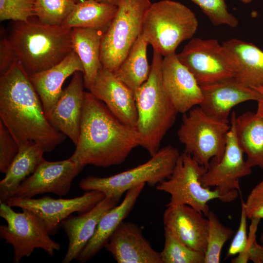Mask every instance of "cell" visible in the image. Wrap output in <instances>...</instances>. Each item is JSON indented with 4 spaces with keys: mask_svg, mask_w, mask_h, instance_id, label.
Segmentation results:
<instances>
[{
    "mask_svg": "<svg viewBox=\"0 0 263 263\" xmlns=\"http://www.w3.org/2000/svg\"><path fill=\"white\" fill-rule=\"evenodd\" d=\"M0 120L19 148L35 143L45 152H50L66 137L48 121L29 75L18 60L0 75Z\"/></svg>",
    "mask_w": 263,
    "mask_h": 263,
    "instance_id": "obj_1",
    "label": "cell"
},
{
    "mask_svg": "<svg viewBox=\"0 0 263 263\" xmlns=\"http://www.w3.org/2000/svg\"><path fill=\"white\" fill-rule=\"evenodd\" d=\"M138 146L136 128L122 122L102 101L85 92L78 141L70 158L83 169L108 167L122 163Z\"/></svg>",
    "mask_w": 263,
    "mask_h": 263,
    "instance_id": "obj_2",
    "label": "cell"
},
{
    "mask_svg": "<svg viewBox=\"0 0 263 263\" xmlns=\"http://www.w3.org/2000/svg\"><path fill=\"white\" fill-rule=\"evenodd\" d=\"M72 29L46 24L35 16L14 21L8 36L18 61L28 75L47 70L73 51Z\"/></svg>",
    "mask_w": 263,
    "mask_h": 263,
    "instance_id": "obj_3",
    "label": "cell"
},
{
    "mask_svg": "<svg viewBox=\"0 0 263 263\" xmlns=\"http://www.w3.org/2000/svg\"><path fill=\"white\" fill-rule=\"evenodd\" d=\"M163 57L153 51L149 77L134 94L140 146L151 156L159 150L162 139L174 124L178 113L163 86Z\"/></svg>",
    "mask_w": 263,
    "mask_h": 263,
    "instance_id": "obj_4",
    "label": "cell"
},
{
    "mask_svg": "<svg viewBox=\"0 0 263 263\" xmlns=\"http://www.w3.org/2000/svg\"><path fill=\"white\" fill-rule=\"evenodd\" d=\"M198 21L185 5L173 0L152 3L143 23L141 34L153 49L163 56L175 53L183 41L195 35Z\"/></svg>",
    "mask_w": 263,
    "mask_h": 263,
    "instance_id": "obj_5",
    "label": "cell"
},
{
    "mask_svg": "<svg viewBox=\"0 0 263 263\" xmlns=\"http://www.w3.org/2000/svg\"><path fill=\"white\" fill-rule=\"evenodd\" d=\"M180 155L176 148L166 146L137 167L106 177L87 176L81 179L78 186L82 190L99 191L105 197L119 200L124 193L133 187L142 184L153 187L169 178Z\"/></svg>",
    "mask_w": 263,
    "mask_h": 263,
    "instance_id": "obj_6",
    "label": "cell"
},
{
    "mask_svg": "<svg viewBox=\"0 0 263 263\" xmlns=\"http://www.w3.org/2000/svg\"><path fill=\"white\" fill-rule=\"evenodd\" d=\"M150 0H118L117 11L103 33L100 47L102 67L114 72L141 34Z\"/></svg>",
    "mask_w": 263,
    "mask_h": 263,
    "instance_id": "obj_7",
    "label": "cell"
},
{
    "mask_svg": "<svg viewBox=\"0 0 263 263\" xmlns=\"http://www.w3.org/2000/svg\"><path fill=\"white\" fill-rule=\"evenodd\" d=\"M229 124L212 118L199 106L193 107L183 114L177 131L184 152L207 168L211 160L219 162L225 152Z\"/></svg>",
    "mask_w": 263,
    "mask_h": 263,
    "instance_id": "obj_8",
    "label": "cell"
},
{
    "mask_svg": "<svg viewBox=\"0 0 263 263\" xmlns=\"http://www.w3.org/2000/svg\"><path fill=\"white\" fill-rule=\"evenodd\" d=\"M207 168L184 152L180 154L169 178L156 186L159 191L168 193L170 199L167 207L186 205L207 216L210 211L208 203L213 199L230 203L218 189L204 187L201 179Z\"/></svg>",
    "mask_w": 263,
    "mask_h": 263,
    "instance_id": "obj_9",
    "label": "cell"
},
{
    "mask_svg": "<svg viewBox=\"0 0 263 263\" xmlns=\"http://www.w3.org/2000/svg\"><path fill=\"white\" fill-rule=\"evenodd\" d=\"M6 203L0 202V216L6 225L0 226V237L13 248V263H19L24 257H30L36 248H41L50 256L61 249L53 240L46 226L31 210L22 208L17 212Z\"/></svg>",
    "mask_w": 263,
    "mask_h": 263,
    "instance_id": "obj_10",
    "label": "cell"
},
{
    "mask_svg": "<svg viewBox=\"0 0 263 263\" xmlns=\"http://www.w3.org/2000/svg\"><path fill=\"white\" fill-rule=\"evenodd\" d=\"M177 56L200 86L234 78L232 60L217 39L192 38Z\"/></svg>",
    "mask_w": 263,
    "mask_h": 263,
    "instance_id": "obj_11",
    "label": "cell"
},
{
    "mask_svg": "<svg viewBox=\"0 0 263 263\" xmlns=\"http://www.w3.org/2000/svg\"><path fill=\"white\" fill-rule=\"evenodd\" d=\"M230 124L224 153L219 162L210 161L201 183L206 188L215 187L221 195L231 202L241 192L239 179L249 175L252 168L244 158V152L238 144L231 119Z\"/></svg>",
    "mask_w": 263,
    "mask_h": 263,
    "instance_id": "obj_12",
    "label": "cell"
},
{
    "mask_svg": "<svg viewBox=\"0 0 263 263\" xmlns=\"http://www.w3.org/2000/svg\"><path fill=\"white\" fill-rule=\"evenodd\" d=\"M105 197L97 190L86 191L73 198L55 199L49 196L34 199L12 197L6 204L12 207L26 208L33 211L42 221L50 235L57 233L62 221L74 212L85 213L92 209Z\"/></svg>",
    "mask_w": 263,
    "mask_h": 263,
    "instance_id": "obj_13",
    "label": "cell"
},
{
    "mask_svg": "<svg viewBox=\"0 0 263 263\" xmlns=\"http://www.w3.org/2000/svg\"><path fill=\"white\" fill-rule=\"evenodd\" d=\"M82 169L70 158L54 162L43 158L34 172L21 183L12 197L31 199L45 193L66 196L73 180Z\"/></svg>",
    "mask_w": 263,
    "mask_h": 263,
    "instance_id": "obj_14",
    "label": "cell"
},
{
    "mask_svg": "<svg viewBox=\"0 0 263 263\" xmlns=\"http://www.w3.org/2000/svg\"><path fill=\"white\" fill-rule=\"evenodd\" d=\"M161 74L164 88L178 113H187L201 104V87L176 53L163 56Z\"/></svg>",
    "mask_w": 263,
    "mask_h": 263,
    "instance_id": "obj_15",
    "label": "cell"
},
{
    "mask_svg": "<svg viewBox=\"0 0 263 263\" xmlns=\"http://www.w3.org/2000/svg\"><path fill=\"white\" fill-rule=\"evenodd\" d=\"M89 91L122 122L136 127L138 113L134 94L113 72L102 67Z\"/></svg>",
    "mask_w": 263,
    "mask_h": 263,
    "instance_id": "obj_16",
    "label": "cell"
},
{
    "mask_svg": "<svg viewBox=\"0 0 263 263\" xmlns=\"http://www.w3.org/2000/svg\"><path fill=\"white\" fill-rule=\"evenodd\" d=\"M83 74L75 72L46 117L57 131L68 136L76 145L78 142L84 102Z\"/></svg>",
    "mask_w": 263,
    "mask_h": 263,
    "instance_id": "obj_17",
    "label": "cell"
},
{
    "mask_svg": "<svg viewBox=\"0 0 263 263\" xmlns=\"http://www.w3.org/2000/svg\"><path fill=\"white\" fill-rule=\"evenodd\" d=\"M118 263H162L137 225L123 221L104 247Z\"/></svg>",
    "mask_w": 263,
    "mask_h": 263,
    "instance_id": "obj_18",
    "label": "cell"
},
{
    "mask_svg": "<svg viewBox=\"0 0 263 263\" xmlns=\"http://www.w3.org/2000/svg\"><path fill=\"white\" fill-rule=\"evenodd\" d=\"M203 100L199 105L208 115L226 123L232 109L248 101H257L260 94L256 90L244 86L234 78L201 86Z\"/></svg>",
    "mask_w": 263,
    "mask_h": 263,
    "instance_id": "obj_19",
    "label": "cell"
},
{
    "mask_svg": "<svg viewBox=\"0 0 263 263\" xmlns=\"http://www.w3.org/2000/svg\"><path fill=\"white\" fill-rule=\"evenodd\" d=\"M186 205L167 207L163 214L164 228L185 244L205 253L208 232L207 218Z\"/></svg>",
    "mask_w": 263,
    "mask_h": 263,
    "instance_id": "obj_20",
    "label": "cell"
},
{
    "mask_svg": "<svg viewBox=\"0 0 263 263\" xmlns=\"http://www.w3.org/2000/svg\"><path fill=\"white\" fill-rule=\"evenodd\" d=\"M119 200L105 197L90 210L80 215H70L60 224L68 239L67 252L62 263H70L79 254L93 237L102 216Z\"/></svg>",
    "mask_w": 263,
    "mask_h": 263,
    "instance_id": "obj_21",
    "label": "cell"
},
{
    "mask_svg": "<svg viewBox=\"0 0 263 263\" xmlns=\"http://www.w3.org/2000/svg\"><path fill=\"white\" fill-rule=\"evenodd\" d=\"M77 71L83 73L84 69L80 58L73 50L58 64L29 75L40 98L46 116L61 95L62 86L66 79Z\"/></svg>",
    "mask_w": 263,
    "mask_h": 263,
    "instance_id": "obj_22",
    "label": "cell"
},
{
    "mask_svg": "<svg viewBox=\"0 0 263 263\" xmlns=\"http://www.w3.org/2000/svg\"><path fill=\"white\" fill-rule=\"evenodd\" d=\"M145 185L142 184L128 190L122 202L102 216L94 235L77 258L78 262L84 263L90 261L105 247L111 236L132 210Z\"/></svg>",
    "mask_w": 263,
    "mask_h": 263,
    "instance_id": "obj_23",
    "label": "cell"
},
{
    "mask_svg": "<svg viewBox=\"0 0 263 263\" xmlns=\"http://www.w3.org/2000/svg\"><path fill=\"white\" fill-rule=\"evenodd\" d=\"M222 45L232 60L234 79L255 90L263 87V51L252 43L236 38Z\"/></svg>",
    "mask_w": 263,
    "mask_h": 263,
    "instance_id": "obj_24",
    "label": "cell"
},
{
    "mask_svg": "<svg viewBox=\"0 0 263 263\" xmlns=\"http://www.w3.org/2000/svg\"><path fill=\"white\" fill-rule=\"evenodd\" d=\"M230 119L238 144L246 155L247 163L251 168L259 167L263 169V120L250 111L239 116L234 111Z\"/></svg>",
    "mask_w": 263,
    "mask_h": 263,
    "instance_id": "obj_25",
    "label": "cell"
},
{
    "mask_svg": "<svg viewBox=\"0 0 263 263\" xmlns=\"http://www.w3.org/2000/svg\"><path fill=\"white\" fill-rule=\"evenodd\" d=\"M44 152L42 148L35 143L19 147L5 177L0 182V202L6 203L21 183L34 172L43 159Z\"/></svg>",
    "mask_w": 263,
    "mask_h": 263,
    "instance_id": "obj_26",
    "label": "cell"
},
{
    "mask_svg": "<svg viewBox=\"0 0 263 263\" xmlns=\"http://www.w3.org/2000/svg\"><path fill=\"white\" fill-rule=\"evenodd\" d=\"M103 34L101 31L92 28H72V49L81 61L84 87L89 90L102 68L100 47Z\"/></svg>",
    "mask_w": 263,
    "mask_h": 263,
    "instance_id": "obj_27",
    "label": "cell"
},
{
    "mask_svg": "<svg viewBox=\"0 0 263 263\" xmlns=\"http://www.w3.org/2000/svg\"><path fill=\"white\" fill-rule=\"evenodd\" d=\"M116 11L117 5L95 0H84L75 3L62 25L71 29L92 28L104 33L111 24Z\"/></svg>",
    "mask_w": 263,
    "mask_h": 263,
    "instance_id": "obj_28",
    "label": "cell"
},
{
    "mask_svg": "<svg viewBox=\"0 0 263 263\" xmlns=\"http://www.w3.org/2000/svg\"><path fill=\"white\" fill-rule=\"evenodd\" d=\"M148 42L141 34L128 54L113 72L134 94L137 89L148 79L150 71L147 51Z\"/></svg>",
    "mask_w": 263,
    "mask_h": 263,
    "instance_id": "obj_29",
    "label": "cell"
},
{
    "mask_svg": "<svg viewBox=\"0 0 263 263\" xmlns=\"http://www.w3.org/2000/svg\"><path fill=\"white\" fill-rule=\"evenodd\" d=\"M164 229V246L160 252L162 263H204V253L191 249L169 229Z\"/></svg>",
    "mask_w": 263,
    "mask_h": 263,
    "instance_id": "obj_30",
    "label": "cell"
},
{
    "mask_svg": "<svg viewBox=\"0 0 263 263\" xmlns=\"http://www.w3.org/2000/svg\"><path fill=\"white\" fill-rule=\"evenodd\" d=\"M206 217L209 227L204 263H219L223 247L232 237L234 231L222 224L212 211L210 210Z\"/></svg>",
    "mask_w": 263,
    "mask_h": 263,
    "instance_id": "obj_31",
    "label": "cell"
},
{
    "mask_svg": "<svg viewBox=\"0 0 263 263\" xmlns=\"http://www.w3.org/2000/svg\"><path fill=\"white\" fill-rule=\"evenodd\" d=\"M75 4L72 0H35V16L45 24L61 25Z\"/></svg>",
    "mask_w": 263,
    "mask_h": 263,
    "instance_id": "obj_32",
    "label": "cell"
},
{
    "mask_svg": "<svg viewBox=\"0 0 263 263\" xmlns=\"http://www.w3.org/2000/svg\"><path fill=\"white\" fill-rule=\"evenodd\" d=\"M195 3L207 17L213 25H226L234 28L239 21L227 9L225 0H189Z\"/></svg>",
    "mask_w": 263,
    "mask_h": 263,
    "instance_id": "obj_33",
    "label": "cell"
},
{
    "mask_svg": "<svg viewBox=\"0 0 263 263\" xmlns=\"http://www.w3.org/2000/svg\"><path fill=\"white\" fill-rule=\"evenodd\" d=\"M35 0H0V20L25 21L35 16Z\"/></svg>",
    "mask_w": 263,
    "mask_h": 263,
    "instance_id": "obj_34",
    "label": "cell"
},
{
    "mask_svg": "<svg viewBox=\"0 0 263 263\" xmlns=\"http://www.w3.org/2000/svg\"><path fill=\"white\" fill-rule=\"evenodd\" d=\"M14 137L0 120V171L5 173L19 150Z\"/></svg>",
    "mask_w": 263,
    "mask_h": 263,
    "instance_id": "obj_35",
    "label": "cell"
},
{
    "mask_svg": "<svg viewBox=\"0 0 263 263\" xmlns=\"http://www.w3.org/2000/svg\"><path fill=\"white\" fill-rule=\"evenodd\" d=\"M241 211L239 227L228 249L226 258L238 255L245 248L248 237L247 236V216L244 201L241 198Z\"/></svg>",
    "mask_w": 263,
    "mask_h": 263,
    "instance_id": "obj_36",
    "label": "cell"
},
{
    "mask_svg": "<svg viewBox=\"0 0 263 263\" xmlns=\"http://www.w3.org/2000/svg\"><path fill=\"white\" fill-rule=\"evenodd\" d=\"M244 204L248 219H263V179L252 188Z\"/></svg>",
    "mask_w": 263,
    "mask_h": 263,
    "instance_id": "obj_37",
    "label": "cell"
},
{
    "mask_svg": "<svg viewBox=\"0 0 263 263\" xmlns=\"http://www.w3.org/2000/svg\"><path fill=\"white\" fill-rule=\"evenodd\" d=\"M0 30V75H1L11 67L17 59L5 29L1 26Z\"/></svg>",
    "mask_w": 263,
    "mask_h": 263,
    "instance_id": "obj_38",
    "label": "cell"
},
{
    "mask_svg": "<svg viewBox=\"0 0 263 263\" xmlns=\"http://www.w3.org/2000/svg\"><path fill=\"white\" fill-rule=\"evenodd\" d=\"M260 219L253 218L251 219V223L249 226V232L247 239V242L245 249L238 255L231 259L232 263H246L247 260V253L252 247L254 243L256 241V234L257 231L258 225Z\"/></svg>",
    "mask_w": 263,
    "mask_h": 263,
    "instance_id": "obj_39",
    "label": "cell"
},
{
    "mask_svg": "<svg viewBox=\"0 0 263 263\" xmlns=\"http://www.w3.org/2000/svg\"><path fill=\"white\" fill-rule=\"evenodd\" d=\"M260 94V97L257 102V109L256 114L263 120V87L258 88L255 89Z\"/></svg>",
    "mask_w": 263,
    "mask_h": 263,
    "instance_id": "obj_40",
    "label": "cell"
},
{
    "mask_svg": "<svg viewBox=\"0 0 263 263\" xmlns=\"http://www.w3.org/2000/svg\"><path fill=\"white\" fill-rule=\"evenodd\" d=\"M98 2L117 5L118 0H95Z\"/></svg>",
    "mask_w": 263,
    "mask_h": 263,
    "instance_id": "obj_41",
    "label": "cell"
},
{
    "mask_svg": "<svg viewBox=\"0 0 263 263\" xmlns=\"http://www.w3.org/2000/svg\"><path fill=\"white\" fill-rule=\"evenodd\" d=\"M241 2L244 3H249L251 2L253 0H239Z\"/></svg>",
    "mask_w": 263,
    "mask_h": 263,
    "instance_id": "obj_42",
    "label": "cell"
},
{
    "mask_svg": "<svg viewBox=\"0 0 263 263\" xmlns=\"http://www.w3.org/2000/svg\"><path fill=\"white\" fill-rule=\"evenodd\" d=\"M260 240L261 242L262 245H263V232L262 233L260 237Z\"/></svg>",
    "mask_w": 263,
    "mask_h": 263,
    "instance_id": "obj_43",
    "label": "cell"
},
{
    "mask_svg": "<svg viewBox=\"0 0 263 263\" xmlns=\"http://www.w3.org/2000/svg\"><path fill=\"white\" fill-rule=\"evenodd\" d=\"M75 3H77L84 0H72Z\"/></svg>",
    "mask_w": 263,
    "mask_h": 263,
    "instance_id": "obj_44",
    "label": "cell"
}]
</instances>
